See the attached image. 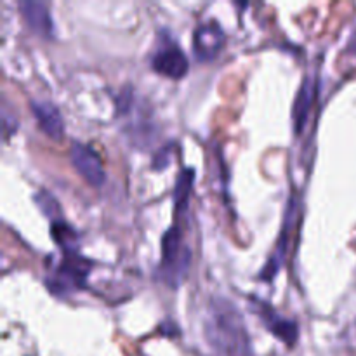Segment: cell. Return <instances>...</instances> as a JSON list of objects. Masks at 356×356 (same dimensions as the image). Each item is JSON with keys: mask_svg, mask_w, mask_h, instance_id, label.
Instances as JSON below:
<instances>
[{"mask_svg": "<svg viewBox=\"0 0 356 356\" xmlns=\"http://www.w3.org/2000/svg\"><path fill=\"white\" fill-rule=\"evenodd\" d=\"M204 332L207 343L219 356H254L243 316L226 298H212Z\"/></svg>", "mask_w": 356, "mask_h": 356, "instance_id": "1", "label": "cell"}, {"mask_svg": "<svg viewBox=\"0 0 356 356\" xmlns=\"http://www.w3.org/2000/svg\"><path fill=\"white\" fill-rule=\"evenodd\" d=\"M191 252L184 245L179 228L172 226L162 236V261L159 266L160 280L170 287H179L190 268Z\"/></svg>", "mask_w": 356, "mask_h": 356, "instance_id": "2", "label": "cell"}, {"mask_svg": "<svg viewBox=\"0 0 356 356\" xmlns=\"http://www.w3.org/2000/svg\"><path fill=\"white\" fill-rule=\"evenodd\" d=\"M89 270L90 264L82 256H79V254H65L58 270L47 280V287L56 296L66 294V292L76 291V289H83Z\"/></svg>", "mask_w": 356, "mask_h": 356, "instance_id": "3", "label": "cell"}, {"mask_svg": "<svg viewBox=\"0 0 356 356\" xmlns=\"http://www.w3.org/2000/svg\"><path fill=\"white\" fill-rule=\"evenodd\" d=\"M70 159H72L76 172L83 177V181H87L94 188L103 186L106 181V172H104L99 153L92 146L87 143L73 141L72 148H70Z\"/></svg>", "mask_w": 356, "mask_h": 356, "instance_id": "4", "label": "cell"}, {"mask_svg": "<svg viewBox=\"0 0 356 356\" xmlns=\"http://www.w3.org/2000/svg\"><path fill=\"white\" fill-rule=\"evenodd\" d=\"M226 35L218 21L211 19L198 24L193 31V52L198 61H211L221 52Z\"/></svg>", "mask_w": 356, "mask_h": 356, "instance_id": "5", "label": "cell"}, {"mask_svg": "<svg viewBox=\"0 0 356 356\" xmlns=\"http://www.w3.org/2000/svg\"><path fill=\"white\" fill-rule=\"evenodd\" d=\"M152 66L159 75L179 80L188 73L190 63H188L183 49H179L176 44L170 42V44H163L162 47L156 49L152 58Z\"/></svg>", "mask_w": 356, "mask_h": 356, "instance_id": "6", "label": "cell"}, {"mask_svg": "<svg viewBox=\"0 0 356 356\" xmlns=\"http://www.w3.org/2000/svg\"><path fill=\"white\" fill-rule=\"evenodd\" d=\"M19 10L23 19L30 26L31 31L45 38L54 37V23H52L51 13L44 2L37 0H21Z\"/></svg>", "mask_w": 356, "mask_h": 356, "instance_id": "7", "label": "cell"}, {"mask_svg": "<svg viewBox=\"0 0 356 356\" xmlns=\"http://www.w3.org/2000/svg\"><path fill=\"white\" fill-rule=\"evenodd\" d=\"M30 106L40 131L51 139H61L63 134H65V122H63L58 106L49 103V101L40 99H33L30 103Z\"/></svg>", "mask_w": 356, "mask_h": 356, "instance_id": "8", "label": "cell"}, {"mask_svg": "<svg viewBox=\"0 0 356 356\" xmlns=\"http://www.w3.org/2000/svg\"><path fill=\"white\" fill-rule=\"evenodd\" d=\"M259 308H261L263 322L266 323L268 329L273 332V336H277L278 339L284 341L287 346H294V343L298 341V336H299L298 323L291 318H284V316L278 315L277 312L268 308L266 305H261Z\"/></svg>", "mask_w": 356, "mask_h": 356, "instance_id": "9", "label": "cell"}, {"mask_svg": "<svg viewBox=\"0 0 356 356\" xmlns=\"http://www.w3.org/2000/svg\"><path fill=\"white\" fill-rule=\"evenodd\" d=\"M316 94V86L309 76H306L302 80L301 87L298 90V96L294 101V110H292V117H294V125H296V134H301V131L305 129L306 120H308L309 110H312L313 99H315Z\"/></svg>", "mask_w": 356, "mask_h": 356, "instance_id": "10", "label": "cell"}, {"mask_svg": "<svg viewBox=\"0 0 356 356\" xmlns=\"http://www.w3.org/2000/svg\"><path fill=\"white\" fill-rule=\"evenodd\" d=\"M51 235L52 240L65 250V254H76V247H79V235L75 229L65 221L58 219L52 221L51 225Z\"/></svg>", "mask_w": 356, "mask_h": 356, "instance_id": "11", "label": "cell"}, {"mask_svg": "<svg viewBox=\"0 0 356 356\" xmlns=\"http://www.w3.org/2000/svg\"><path fill=\"white\" fill-rule=\"evenodd\" d=\"M193 181H195V170L193 169H183L181 174L177 176L176 188H174V202H176L177 209H184L190 198L191 190H193Z\"/></svg>", "mask_w": 356, "mask_h": 356, "instance_id": "12", "label": "cell"}, {"mask_svg": "<svg viewBox=\"0 0 356 356\" xmlns=\"http://www.w3.org/2000/svg\"><path fill=\"white\" fill-rule=\"evenodd\" d=\"M35 202H37V205L40 207V211L44 212L49 219H52V221H58L56 218H59V216H61L59 204H58V200H56V198L49 193V191L38 190L37 193H35Z\"/></svg>", "mask_w": 356, "mask_h": 356, "instance_id": "13", "label": "cell"}, {"mask_svg": "<svg viewBox=\"0 0 356 356\" xmlns=\"http://www.w3.org/2000/svg\"><path fill=\"white\" fill-rule=\"evenodd\" d=\"M169 160H170V152H169V148L165 146V148H162L155 155V159H153V167H155V169H159V170L163 169V167H167Z\"/></svg>", "mask_w": 356, "mask_h": 356, "instance_id": "14", "label": "cell"}]
</instances>
